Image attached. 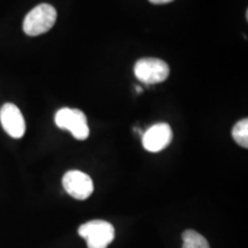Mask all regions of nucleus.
Segmentation results:
<instances>
[{"label":"nucleus","instance_id":"1","mask_svg":"<svg viewBox=\"0 0 248 248\" xmlns=\"http://www.w3.org/2000/svg\"><path fill=\"white\" fill-rule=\"evenodd\" d=\"M57 16V9L53 6L40 4L27 14L23 21V31L28 36L43 35L53 28Z\"/></svg>","mask_w":248,"mask_h":248},{"label":"nucleus","instance_id":"2","mask_svg":"<svg viewBox=\"0 0 248 248\" xmlns=\"http://www.w3.org/2000/svg\"><path fill=\"white\" fill-rule=\"evenodd\" d=\"M78 234L86 240L88 248H107L115 238V229L106 221L94 219L80 225Z\"/></svg>","mask_w":248,"mask_h":248},{"label":"nucleus","instance_id":"3","mask_svg":"<svg viewBox=\"0 0 248 248\" xmlns=\"http://www.w3.org/2000/svg\"><path fill=\"white\" fill-rule=\"evenodd\" d=\"M55 124L60 129L68 130L74 136V138L78 140H85L90 135L85 114L79 109H71V108H61L55 114Z\"/></svg>","mask_w":248,"mask_h":248},{"label":"nucleus","instance_id":"4","mask_svg":"<svg viewBox=\"0 0 248 248\" xmlns=\"http://www.w3.org/2000/svg\"><path fill=\"white\" fill-rule=\"evenodd\" d=\"M133 71L136 77L145 84H157L168 78L170 68L163 60L146 58L136 62Z\"/></svg>","mask_w":248,"mask_h":248},{"label":"nucleus","instance_id":"5","mask_svg":"<svg viewBox=\"0 0 248 248\" xmlns=\"http://www.w3.org/2000/svg\"><path fill=\"white\" fill-rule=\"evenodd\" d=\"M62 185L67 193L76 200H85L93 193L91 177L79 170H70L64 173Z\"/></svg>","mask_w":248,"mask_h":248},{"label":"nucleus","instance_id":"6","mask_svg":"<svg viewBox=\"0 0 248 248\" xmlns=\"http://www.w3.org/2000/svg\"><path fill=\"white\" fill-rule=\"evenodd\" d=\"M172 140V130L169 124L157 123L152 125L146 132L142 135V146L148 152L157 153L162 151Z\"/></svg>","mask_w":248,"mask_h":248},{"label":"nucleus","instance_id":"7","mask_svg":"<svg viewBox=\"0 0 248 248\" xmlns=\"http://www.w3.org/2000/svg\"><path fill=\"white\" fill-rule=\"evenodd\" d=\"M0 122L12 138H22L26 133V121L21 110L14 104L7 102L0 108Z\"/></svg>","mask_w":248,"mask_h":248},{"label":"nucleus","instance_id":"8","mask_svg":"<svg viewBox=\"0 0 248 248\" xmlns=\"http://www.w3.org/2000/svg\"><path fill=\"white\" fill-rule=\"evenodd\" d=\"M183 248H210L206 238L197 231L186 230L183 233Z\"/></svg>","mask_w":248,"mask_h":248},{"label":"nucleus","instance_id":"9","mask_svg":"<svg viewBox=\"0 0 248 248\" xmlns=\"http://www.w3.org/2000/svg\"><path fill=\"white\" fill-rule=\"evenodd\" d=\"M232 137L241 147H248V120L244 119L234 124L232 129Z\"/></svg>","mask_w":248,"mask_h":248},{"label":"nucleus","instance_id":"10","mask_svg":"<svg viewBox=\"0 0 248 248\" xmlns=\"http://www.w3.org/2000/svg\"><path fill=\"white\" fill-rule=\"evenodd\" d=\"M173 1V0H150V2L154 5H164V4H169V2Z\"/></svg>","mask_w":248,"mask_h":248}]
</instances>
